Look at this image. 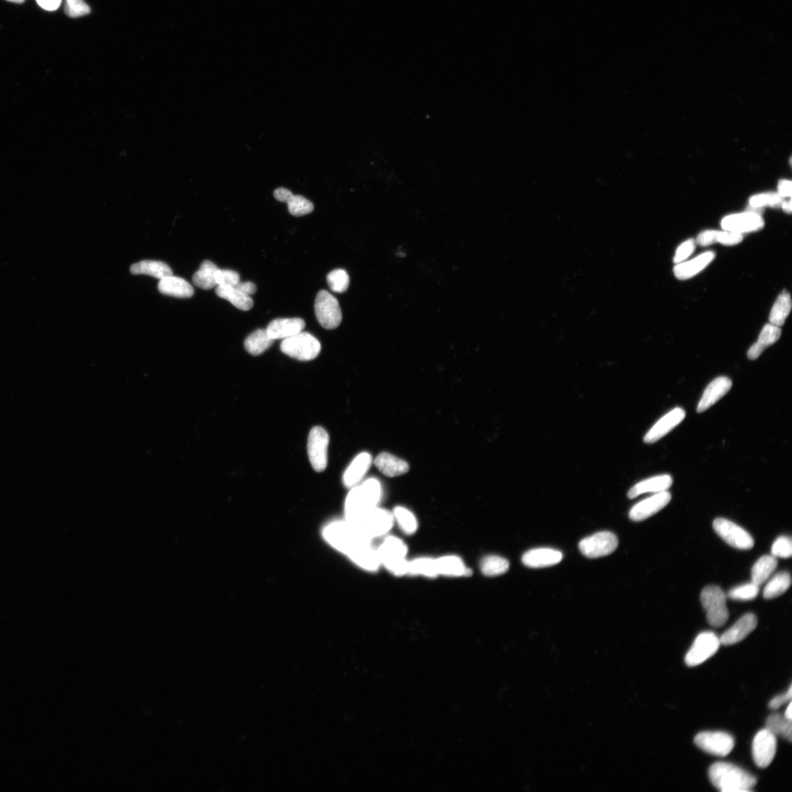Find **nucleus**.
Instances as JSON below:
<instances>
[{"label":"nucleus","mask_w":792,"mask_h":792,"mask_svg":"<svg viewBox=\"0 0 792 792\" xmlns=\"http://www.w3.org/2000/svg\"><path fill=\"white\" fill-rule=\"evenodd\" d=\"M323 535L332 547L350 559L365 546L372 544V539L362 535L346 520L329 524L325 527Z\"/></svg>","instance_id":"obj_1"},{"label":"nucleus","mask_w":792,"mask_h":792,"mask_svg":"<svg viewBox=\"0 0 792 792\" xmlns=\"http://www.w3.org/2000/svg\"><path fill=\"white\" fill-rule=\"evenodd\" d=\"M709 777L711 784L722 792H747L757 783L756 778L740 767L718 762L711 766Z\"/></svg>","instance_id":"obj_2"},{"label":"nucleus","mask_w":792,"mask_h":792,"mask_svg":"<svg viewBox=\"0 0 792 792\" xmlns=\"http://www.w3.org/2000/svg\"><path fill=\"white\" fill-rule=\"evenodd\" d=\"M382 498V486L375 478L352 488L346 500V521L353 523L367 511L377 507Z\"/></svg>","instance_id":"obj_3"},{"label":"nucleus","mask_w":792,"mask_h":792,"mask_svg":"<svg viewBox=\"0 0 792 792\" xmlns=\"http://www.w3.org/2000/svg\"><path fill=\"white\" fill-rule=\"evenodd\" d=\"M378 557L383 565L395 576H404L408 573L409 561L406 557L408 549L399 538L388 536L377 549Z\"/></svg>","instance_id":"obj_4"},{"label":"nucleus","mask_w":792,"mask_h":792,"mask_svg":"<svg viewBox=\"0 0 792 792\" xmlns=\"http://www.w3.org/2000/svg\"><path fill=\"white\" fill-rule=\"evenodd\" d=\"M394 522L393 513L376 507L367 511L357 520L349 524L362 535L372 539L387 534L392 530Z\"/></svg>","instance_id":"obj_5"},{"label":"nucleus","mask_w":792,"mask_h":792,"mask_svg":"<svg viewBox=\"0 0 792 792\" xmlns=\"http://www.w3.org/2000/svg\"><path fill=\"white\" fill-rule=\"evenodd\" d=\"M281 349L285 354L300 361L316 359L321 352L320 342L311 334L301 332L294 336L284 339Z\"/></svg>","instance_id":"obj_6"},{"label":"nucleus","mask_w":792,"mask_h":792,"mask_svg":"<svg viewBox=\"0 0 792 792\" xmlns=\"http://www.w3.org/2000/svg\"><path fill=\"white\" fill-rule=\"evenodd\" d=\"M701 602L709 624L714 627L724 625L729 618L727 596L718 587L709 585L701 593Z\"/></svg>","instance_id":"obj_7"},{"label":"nucleus","mask_w":792,"mask_h":792,"mask_svg":"<svg viewBox=\"0 0 792 792\" xmlns=\"http://www.w3.org/2000/svg\"><path fill=\"white\" fill-rule=\"evenodd\" d=\"M315 314L320 325L327 329L337 328L342 321L340 304L328 292L320 291L316 298Z\"/></svg>","instance_id":"obj_8"},{"label":"nucleus","mask_w":792,"mask_h":792,"mask_svg":"<svg viewBox=\"0 0 792 792\" xmlns=\"http://www.w3.org/2000/svg\"><path fill=\"white\" fill-rule=\"evenodd\" d=\"M329 443V434L324 428L315 427L309 431L307 454L309 463L316 472H323L327 467Z\"/></svg>","instance_id":"obj_9"},{"label":"nucleus","mask_w":792,"mask_h":792,"mask_svg":"<svg viewBox=\"0 0 792 792\" xmlns=\"http://www.w3.org/2000/svg\"><path fill=\"white\" fill-rule=\"evenodd\" d=\"M720 644V638L713 632H704L698 635L687 653L686 664L690 667L701 664L715 656Z\"/></svg>","instance_id":"obj_10"},{"label":"nucleus","mask_w":792,"mask_h":792,"mask_svg":"<svg viewBox=\"0 0 792 792\" xmlns=\"http://www.w3.org/2000/svg\"><path fill=\"white\" fill-rule=\"evenodd\" d=\"M618 545V540L614 534L603 531L582 539L579 549L585 557L598 558L611 555Z\"/></svg>","instance_id":"obj_11"},{"label":"nucleus","mask_w":792,"mask_h":792,"mask_svg":"<svg viewBox=\"0 0 792 792\" xmlns=\"http://www.w3.org/2000/svg\"><path fill=\"white\" fill-rule=\"evenodd\" d=\"M717 534L729 545L739 549H750L754 546L751 534L733 522L718 518L713 522Z\"/></svg>","instance_id":"obj_12"},{"label":"nucleus","mask_w":792,"mask_h":792,"mask_svg":"<svg viewBox=\"0 0 792 792\" xmlns=\"http://www.w3.org/2000/svg\"><path fill=\"white\" fill-rule=\"evenodd\" d=\"M695 743L702 751L717 756L728 755L734 748V739L729 733L721 731H704L698 734Z\"/></svg>","instance_id":"obj_13"},{"label":"nucleus","mask_w":792,"mask_h":792,"mask_svg":"<svg viewBox=\"0 0 792 792\" xmlns=\"http://www.w3.org/2000/svg\"><path fill=\"white\" fill-rule=\"evenodd\" d=\"M777 751V738L773 733L764 729L756 733L753 742V756L755 764L760 768L770 766Z\"/></svg>","instance_id":"obj_14"},{"label":"nucleus","mask_w":792,"mask_h":792,"mask_svg":"<svg viewBox=\"0 0 792 792\" xmlns=\"http://www.w3.org/2000/svg\"><path fill=\"white\" fill-rule=\"evenodd\" d=\"M764 226L762 215L751 212L729 215L721 221V227L724 231L740 234L760 231Z\"/></svg>","instance_id":"obj_15"},{"label":"nucleus","mask_w":792,"mask_h":792,"mask_svg":"<svg viewBox=\"0 0 792 792\" xmlns=\"http://www.w3.org/2000/svg\"><path fill=\"white\" fill-rule=\"evenodd\" d=\"M671 500V495L668 491L656 493L636 504L629 511V518L635 522L645 520L667 507Z\"/></svg>","instance_id":"obj_16"},{"label":"nucleus","mask_w":792,"mask_h":792,"mask_svg":"<svg viewBox=\"0 0 792 792\" xmlns=\"http://www.w3.org/2000/svg\"><path fill=\"white\" fill-rule=\"evenodd\" d=\"M685 416L686 413L683 409L680 407L673 409L669 412L667 415L662 417L649 431L645 436L644 442L649 444L658 442L678 426V425L683 421Z\"/></svg>","instance_id":"obj_17"},{"label":"nucleus","mask_w":792,"mask_h":792,"mask_svg":"<svg viewBox=\"0 0 792 792\" xmlns=\"http://www.w3.org/2000/svg\"><path fill=\"white\" fill-rule=\"evenodd\" d=\"M758 624L757 618L753 613H747L740 618L720 638V644L724 646L736 644L751 634Z\"/></svg>","instance_id":"obj_18"},{"label":"nucleus","mask_w":792,"mask_h":792,"mask_svg":"<svg viewBox=\"0 0 792 792\" xmlns=\"http://www.w3.org/2000/svg\"><path fill=\"white\" fill-rule=\"evenodd\" d=\"M563 559L560 551L551 548H538L527 551L522 558V563L530 568L555 566Z\"/></svg>","instance_id":"obj_19"},{"label":"nucleus","mask_w":792,"mask_h":792,"mask_svg":"<svg viewBox=\"0 0 792 792\" xmlns=\"http://www.w3.org/2000/svg\"><path fill=\"white\" fill-rule=\"evenodd\" d=\"M732 387V382L727 376H720L711 382L704 390L700 400L697 412H704L713 407L723 396L727 395Z\"/></svg>","instance_id":"obj_20"},{"label":"nucleus","mask_w":792,"mask_h":792,"mask_svg":"<svg viewBox=\"0 0 792 792\" xmlns=\"http://www.w3.org/2000/svg\"><path fill=\"white\" fill-rule=\"evenodd\" d=\"M305 327V321L300 318H277L271 321L266 329L269 336L275 341L294 336Z\"/></svg>","instance_id":"obj_21"},{"label":"nucleus","mask_w":792,"mask_h":792,"mask_svg":"<svg viewBox=\"0 0 792 792\" xmlns=\"http://www.w3.org/2000/svg\"><path fill=\"white\" fill-rule=\"evenodd\" d=\"M274 196L278 201L287 203L290 214L294 216L311 214L314 210V205L311 201L302 195H294L290 190L283 187L275 190Z\"/></svg>","instance_id":"obj_22"},{"label":"nucleus","mask_w":792,"mask_h":792,"mask_svg":"<svg viewBox=\"0 0 792 792\" xmlns=\"http://www.w3.org/2000/svg\"><path fill=\"white\" fill-rule=\"evenodd\" d=\"M715 258V252H707L693 260L680 263L673 269L675 276L680 281L692 278L703 271Z\"/></svg>","instance_id":"obj_23"},{"label":"nucleus","mask_w":792,"mask_h":792,"mask_svg":"<svg viewBox=\"0 0 792 792\" xmlns=\"http://www.w3.org/2000/svg\"><path fill=\"white\" fill-rule=\"evenodd\" d=\"M372 462V456L368 453H362L356 457L347 469L343 476V483L348 488L358 485Z\"/></svg>","instance_id":"obj_24"},{"label":"nucleus","mask_w":792,"mask_h":792,"mask_svg":"<svg viewBox=\"0 0 792 792\" xmlns=\"http://www.w3.org/2000/svg\"><path fill=\"white\" fill-rule=\"evenodd\" d=\"M673 485V478L669 475H661L652 477L639 482L631 488L628 492V497L634 499L642 494L659 493L667 491Z\"/></svg>","instance_id":"obj_25"},{"label":"nucleus","mask_w":792,"mask_h":792,"mask_svg":"<svg viewBox=\"0 0 792 792\" xmlns=\"http://www.w3.org/2000/svg\"><path fill=\"white\" fill-rule=\"evenodd\" d=\"M782 336V329L773 325H766L760 332L759 338L748 351V358L754 361L760 357L763 352L776 343Z\"/></svg>","instance_id":"obj_26"},{"label":"nucleus","mask_w":792,"mask_h":792,"mask_svg":"<svg viewBox=\"0 0 792 792\" xmlns=\"http://www.w3.org/2000/svg\"><path fill=\"white\" fill-rule=\"evenodd\" d=\"M158 290L161 294L177 298H190L194 294L193 287L187 281L174 275L160 280Z\"/></svg>","instance_id":"obj_27"},{"label":"nucleus","mask_w":792,"mask_h":792,"mask_svg":"<svg viewBox=\"0 0 792 792\" xmlns=\"http://www.w3.org/2000/svg\"><path fill=\"white\" fill-rule=\"evenodd\" d=\"M374 464L380 471L387 477H397L409 471L408 464L392 454L382 453L378 455Z\"/></svg>","instance_id":"obj_28"},{"label":"nucleus","mask_w":792,"mask_h":792,"mask_svg":"<svg viewBox=\"0 0 792 792\" xmlns=\"http://www.w3.org/2000/svg\"><path fill=\"white\" fill-rule=\"evenodd\" d=\"M743 235L728 231H705L700 234L696 238V243L702 247H707L715 243L726 246L737 245L742 242Z\"/></svg>","instance_id":"obj_29"},{"label":"nucleus","mask_w":792,"mask_h":792,"mask_svg":"<svg viewBox=\"0 0 792 792\" xmlns=\"http://www.w3.org/2000/svg\"><path fill=\"white\" fill-rule=\"evenodd\" d=\"M439 576L447 577H463L471 576L472 571L468 569L461 558L456 556H447L436 559Z\"/></svg>","instance_id":"obj_30"},{"label":"nucleus","mask_w":792,"mask_h":792,"mask_svg":"<svg viewBox=\"0 0 792 792\" xmlns=\"http://www.w3.org/2000/svg\"><path fill=\"white\" fill-rule=\"evenodd\" d=\"M216 294L218 296L229 301L234 306L244 312L249 311L254 305L250 296L244 294L234 286L218 285L216 287Z\"/></svg>","instance_id":"obj_31"},{"label":"nucleus","mask_w":792,"mask_h":792,"mask_svg":"<svg viewBox=\"0 0 792 792\" xmlns=\"http://www.w3.org/2000/svg\"><path fill=\"white\" fill-rule=\"evenodd\" d=\"M132 274H147L162 280L173 275V271L164 262L158 261H142L134 263L130 268Z\"/></svg>","instance_id":"obj_32"},{"label":"nucleus","mask_w":792,"mask_h":792,"mask_svg":"<svg viewBox=\"0 0 792 792\" xmlns=\"http://www.w3.org/2000/svg\"><path fill=\"white\" fill-rule=\"evenodd\" d=\"M778 560L773 556H764L755 562L751 570L752 582L757 585L764 583L775 571Z\"/></svg>","instance_id":"obj_33"},{"label":"nucleus","mask_w":792,"mask_h":792,"mask_svg":"<svg viewBox=\"0 0 792 792\" xmlns=\"http://www.w3.org/2000/svg\"><path fill=\"white\" fill-rule=\"evenodd\" d=\"M219 268L210 261H204L199 270L194 274L193 283L204 290H210L217 286L216 274Z\"/></svg>","instance_id":"obj_34"},{"label":"nucleus","mask_w":792,"mask_h":792,"mask_svg":"<svg viewBox=\"0 0 792 792\" xmlns=\"http://www.w3.org/2000/svg\"><path fill=\"white\" fill-rule=\"evenodd\" d=\"M274 340L271 338L267 329H257L252 332L245 341V348L254 356H258L269 349Z\"/></svg>","instance_id":"obj_35"},{"label":"nucleus","mask_w":792,"mask_h":792,"mask_svg":"<svg viewBox=\"0 0 792 792\" xmlns=\"http://www.w3.org/2000/svg\"><path fill=\"white\" fill-rule=\"evenodd\" d=\"M791 309V300L789 293L784 291L780 294L771 309L770 323L777 327L784 325Z\"/></svg>","instance_id":"obj_36"},{"label":"nucleus","mask_w":792,"mask_h":792,"mask_svg":"<svg viewBox=\"0 0 792 792\" xmlns=\"http://www.w3.org/2000/svg\"><path fill=\"white\" fill-rule=\"evenodd\" d=\"M791 578L786 571L779 572L767 582L764 590V598L771 600L782 595L791 587Z\"/></svg>","instance_id":"obj_37"},{"label":"nucleus","mask_w":792,"mask_h":792,"mask_svg":"<svg viewBox=\"0 0 792 792\" xmlns=\"http://www.w3.org/2000/svg\"><path fill=\"white\" fill-rule=\"evenodd\" d=\"M766 729L774 735L780 736L791 742L792 721L780 714H773L766 721Z\"/></svg>","instance_id":"obj_38"},{"label":"nucleus","mask_w":792,"mask_h":792,"mask_svg":"<svg viewBox=\"0 0 792 792\" xmlns=\"http://www.w3.org/2000/svg\"><path fill=\"white\" fill-rule=\"evenodd\" d=\"M408 573L435 578L439 576L436 559L420 558L409 561Z\"/></svg>","instance_id":"obj_39"},{"label":"nucleus","mask_w":792,"mask_h":792,"mask_svg":"<svg viewBox=\"0 0 792 792\" xmlns=\"http://www.w3.org/2000/svg\"><path fill=\"white\" fill-rule=\"evenodd\" d=\"M509 562L506 558L498 556H488L481 561L480 570L487 577L503 575L509 569Z\"/></svg>","instance_id":"obj_40"},{"label":"nucleus","mask_w":792,"mask_h":792,"mask_svg":"<svg viewBox=\"0 0 792 792\" xmlns=\"http://www.w3.org/2000/svg\"><path fill=\"white\" fill-rule=\"evenodd\" d=\"M393 514L394 520L405 534L412 535L416 533L418 522L416 516L411 511L403 507H397Z\"/></svg>","instance_id":"obj_41"},{"label":"nucleus","mask_w":792,"mask_h":792,"mask_svg":"<svg viewBox=\"0 0 792 792\" xmlns=\"http://www.w3.org/2000/svg\"><path fill=\"white\" fill-rule=\"evenodd\" d=\"M327 283L330 290L336 293L341 294L347 291L349 285V276L343 270H336L328 274Z\"/></svg>","instance_id":"obj_42"},{"label":"nucleus","mask_w":792,"mask_h":792,"mask_svg":"<svg viewBox=\"0 0 792 792\" xmlns=\"http://www.w3.org/2000/svg\"><path fill=\"white\" fill-rule=\"evenodd\" d=\"M760 592V587L753 582L744 584L732 589L729 592V598L734 600L749 601L754 600Z\"/></svg>","instance_id":"obj_43"},{"label":"nucleus","mask_w":792,"mask_h":792,"mask_svg":"<svg viewBox=\"0 0 792 792\" xmlns=\"http://www.w3.org/2000/svg\"><path fill=\"white\" fill-rule=\"evenodd\" d=\"M783 202V198L776 193L755 195L749 201L751 207L755 209H761L767 205L778 207L782 205Z\"/></svg>","instance_id":"obj_44"},{"label":"nucleus","mask_w":792,"mask_h":792,"mask_svg":"<svg viewBox=\"0 0 792 792\" xmlns=\"http://www.w3.org/2000/svg\"><path fill=\"white\" fill-rule=\"evenodd\" d=\"M772 556L777 558H789L792 555V545L789 537L780 536L773 543Z\"/></svg>","instance_id":"obj_45"},{"label":"nucleus","mask_w":792,"mask_h":792,"mask_svg":"<svg viewBox=\"0 0 792 792\" xmlns=\"http://www.w3.org/2000/svg\"><path fill=\"white\" fill-rule=\"evenodd\" d=\"M65 12L68 17L77 18L89 14L90 8L84 0H66Z\"/></svg>","instance_id":"obj_46"},{"label":"nucleus","mask_w":792,"mask_h":792,"mask_svg":"<svg viewBox=\"0 0 792 792\" xmlns=\"http://www.w3.org/2000/svg\"><path fill=\"white\" fill-rule=\"evenodd\" d=\"M216 282L217 286L227 285L235 287L241 281L239 274L236 272L219 269L216 274Z\"/></svg>","instance_id":"obj_47"},{"label":"nucleus","mask_w":792,"mask_h":792,"mask_svg":"<svg viewBox=\"0 0 792 792\" xmlns=\"http://www.w3.org/2000/svg\"><path fill=\"white\" fill-rule=\"evenodd\" d=\"M695 249V242L694 239L687 240L686 242L682 243L678 249H677L673 262L676 264L683 262L689 256L693 254Z\"/></svg>","instance_id":"obj_48"},{"label":"nucleus","mask_w":792,"mask_h":792,"mask_svg":"<svg viewBox=\"0 0 792 792\" xmlns=\"http://www.w3.org/2000/svg\"><path fill=\"white\" fill-rule=\"evenodd\" d=\"M791 698H792V687H791V686H790L789 691L786 693L782 694V695H779L775 697L774 698H773L771 700V702H770V704H769V707H770L771 709H772L773 710H776V709H779L780 707H782L784 704L790 702L791 700Z\"/></svg>","instance_id":"obj_49"},{"label":"nucleus","mask_w":792,"mask_h":792,"mask_svg":"<svg viewBox=\"0 0 792 792\" xmlns=\"http://www.w3.org/2000/svg\"><path fill=\"white\" fill-rule=\"evenodd\" d=\"M235 287H236V288H237L241 292H242L244 294H247L249 296L254 294L257 292L256 285L254 283H252V282H245V283L240 282Z\"/></svg>","instance_id":"obj_50"},{"label":"nucleus","mask_w":792,"mask_h":792,"mask_svg":"<svg viewBox=\"0 0 792 792\" xmlns=\"http://www.w3.org/2000/svg\"><path fill=\"white\" fill-rule=\"evenodd\" d=\"M780 197L786 198L791 197V182L790 181L783 180L779 182L778 193Z\"/></svg>","instance_id":"obj_51"},{"label":"nucleus","mask_w":792,"mask_h":792,"mask_svg":"<svg viewBox=\"0 0 792 792\" xmlns=\"http://www.w3.org/2000/svg\"><path fill=\"white\" fill-rule=\"evenodd\" d=\"M38 4L44 10L53 11L59 8L61 0H37Z\"/></svg>","instance_id":"obj_52"},{"label":"nucleus","mask_w":792,"mask_h":792,"mask_svg":"<svg viewBox=\"0 0 792 792\" xmlns=\"http://www.w3.org/2000/svg\"><path fill=\"white\" fill-rule=\"evenodd\" d=\"M782 205L783 210L786 213L790 214L791 212V200H789V201L783 202Z\"/></svg>","instance_id":"obj_53"},{"label":"nucleus","mask_w":792,"mask_h":792,"mask_svg":"<svg viewBox=\"0 0 792 792\" xmlns=\"http://www.w3.org/2000/svg\"><path fill=\"white\" fill-rule=\"evenodd\" d=\"M784 716L786 718L792 720V704L791 702L789 703L788 707L785 711Z\"/></svg>","instance_id":"obj_54"},{"label":"nucleus","mask_w":792,"mask_h":792,"mask_svg":"<svg viewBox=\"0 0 792 792\" xmlns=\"http://www.w3.org/2000/svg\"><path fill=\"white\" fill-rule=\"evenodd\" d=\"M7 1L12 2L14 3H22L25 2V0H7Z\"/></svg>","instance_id":"obj_55"}]
</instances>
